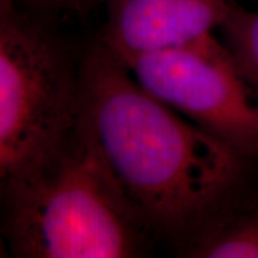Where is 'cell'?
<instances>
[{
  "label": "cell",
  "mask_w": 258,
  "mask_h": 258,
  "mask_svg": "<svg viewBox=\"0 0 258 258\" xmlns=\"http://www.w3.org/2000/svg\"><path fill=\"white\" fill-rule=\"evenodd\" d=\"M78 116L148 230L184 244L235 204L249 158L151 95L101 42L79 60Z\"/></svg>",
  "instance_id": "cell-1"
},
{
  "label": "cell",
  "mask_w": 258,
  "mask_h": 258,
  "mask_svg": "<svg viewBox=\"0 0 258 258\" xmlns=\"http://www.w3.org/2000/svg\"><path fill=\"white\" fill-rule=\"evenodd\" d=\"M147 230L79 116L0 189V235L16 257H139Z\"/></svg>",
  "instance_id": "cell-2"
},
{
  "label": "cell",
  "mask_w": 258,
  "mask_h": 258,
  "mask_svg": "<svg viewBox=\"0 0 258 258\" xmlns=\"http://www.w3.org/2000/svg\"><path fill=\"white\" fill-rule=\"evenodd\" d=\"M79 113V62L16 0H0V189Z\"/></svg>",
  "instance_id": "cell-3"
},
{
  "label": "cell",
  "mask_w": 258,
  "mask_h": 258,
  "mask_svg": "<svg viewBox=\"0 0 258 258\" xmlns=\"http://www.w3.org/2000/svg\"><path fill=\"white\" fill-rule=\"evenodd\" d=\"M122 63L144 89L204 132L244 157L258 155V82L217 33Z\"/></svg>",
  "instance_id": "cell-4"
},
{
  "label": "cell",
  "mask_w": 258,
  "mask_h": 258,
  "mask_svg": "<svg viewBox=\"0 0 258 258\" xmlns=\"http://www.w3.org/2000/svg\"><path fill=\"white\" fill-rule=\"evenodd\" d=\"M101 43L119 60L218 33L235 0H103Z\"/></svg>",
  "instance_id": "cell-5"
},
{
  "label": "cell",
  "mask_w": 258,
  "mask_h": 258,
  "mask_svg": "<svg viewBox=\"0 0 258 258\" xmlns=\"http://www.w3.org/2000/svg\"><path fill=\"white\" fill-rule=\"evenodd\" d=\"M182 252L192 258H258V205H230L185 241Z\"/></svg>",
  "instance_id": "cell-6"
},
{
  "label": "cell",
  "mask_w": 258,
  "mask_h": 258,
  "mask_svg": "<svg viewBox=\"0 0 258 258\" xmlns=\"http://www.w3.org/2000/svg\"><path fill=\"white\" fill-rule=\"evenodd\" d=\"M220 32L224 43L258 82V10L235 5Z\"/></svg>",
  "instance_id": "cell-7"
},
{
  "label": "cell",
  "mask_w": 258,
  "mask_h": 258,
  "mask_svg": "<svg viewBox=\"0 0 258 258\" xmlns=\"http://www.w3.org/2000/svg\"><path fill=\"white\" fill-rule=\"evenodd\" d=\"M36 2L45 6H53V8H62V9H83L103 0H36Z\"/></svg>",
  "instance_id": "cell-8"
},
{
  "label": "cell",
  "mask_w": 258,
  "mask_h": 258,
  "mask_svg": "<svg viewBox=\"0 0 258 258\" xmlns=\"http://www.w3.org/2000/svg\"><path fill=\"white\" fill-rule=\"evenodd\" d=\"M5 247H6V245H5V241H3V238H2V235H0V257H3V255H5Z\"/></svg>",
  "instance_id": "cell-9"
}]
</instances>
